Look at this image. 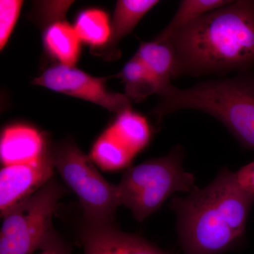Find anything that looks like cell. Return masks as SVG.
<instances>
[{"mask_svg": "<svg viewBox=\"0 0 254 254\" xmlns=\"http://www.w3.org/2000/svg\"><path fill=\"white\" fill-rule=\"evenodd\" d=\"M81 42L95 50L103 48L111 34V20L103 10L91 8L80 13L74 26Z\"/></svg>", "mask_w": 254, "mask_h": 254, "instance_id": "cell-17", "label": "cell"}, {"mask_svg": "<svg viewBox=\"0 0 254 254\" xmlns=\"http://www.w3.org/2000/svg\"><path fill=\"white\" fill-rule=\"evenodd\" d=\"M81 41L74 26L64 19L47 25L43 33L45 48L58 64L75 66L81 54Z\"/></svg>", "mask_w": 254, "mask_h": 254, "instance_id": "cell-13", "label": "cell"}, {"mask_svg": "<svg viewBox=\"0 0 254 254\" xmlns=\"http://www.w3.org/2000/svg\"><path fill=\"white\" fill-rule=\"evenodd\" d=\"M160 1L158 0H119L111 20L109 41L98 49L105 60H117L120 55L118 44L125 37L133 32L145 14Z\"/></svg>", "mask_w": 254, "mask_h": 254, "instance_id": "cell-11", "label": "cell"}, {"mask_svg": "<svg viewBox=\"0 0 254 254\" xmlns=\"http://www.w3.org/2000/svg\"><path fill=\"white\" fill-rule=\"evenodd\" d=\"M43 251L38 254H66V250L59 242L53 241H47L46 243L42 247Z\"/></svg>", "mask_w": 254, "mask_h": 254, "instance_id": "cell-22", "label": "cell"}, {"mask_svg": "<svg viewBox=\"0 0 254 254\" xmlns=\"http://www.w3.org/2000/svg\"><path fill=\"white\" fill-rule=\"evenodd\" d=\"M85 254H167L141 237L110 227L91 223L83 232Z\"/></svg>", "mask_w": 254, "mask_h": 254, "instance_id": "cell-9", "label": "cell"}, {"mask_svg": "<svg viewBox=\"0 0 254 254\" xmlns=\"http://www.w3.org/2000/svg\"><path fill=\"white\" fill-rule=\"evenodd\" d=\"M54 167L47 153L36 163L3 167L0 172L1 216L49 182Z\"/></svg>", "mask_w": 254, "mask_h": 254, "instance_id": "cell-8", "label": "cell"}, {"mask_svg": "<svg viewBox=\"0 0 254 254\" xmlns=\"http://www.w3.org/2000/svg\"><path fill=\"white\" fill-rule=\"evenodd\" d=\"M235 173L240 186L254 196V161Z\"/></svg>", "mask_w": 254, "mask_h": 254, "instance_id": "cell-21", "label": "cell"}, {"mask_svg": "<svg viewBox=\"0 0 254 254\" xmlns=\"http://www.w3.org/2000/svg\"><path fill=\"white\" fill-rule=\"evenodd\" d=\"M64 189L50 180L2 215L0 254H31L48 240L52 218Z\"/></svg>", "mask_w": 254, "mask_h": 254, "instance_id": "cell-5", "label": "cell"}, {"mask_svg": "<svg viewBox=\"0 0 254 254\" xmlns=\"http://www.w3.org/2000/svg\"><path fill=\"white\" fill-rule=\"evenodd\" d=\"M46 153L44 138L36 128L16 125L3 130L0 141L3 166L36 163Z\"/></svg>", "mask_w": 254, "mask_h": 254, "instance_id": "cell-10", "label": "cell"}, {"mask_svg": "<svg viewBox=\"0 0 254 254\" xmlns=\"http://www.w3.org/2000/svg\"><path fill=\"white\" fill-rule=\"evenodd\" d=\"M125 86L127 98L135 103L146 99L153 94H159L160 88L148 68L136 56L128 60L118 74Z\"/></svg>", "mask_w": 254, "mask_h": 254, "instance_id": "cell-15", "label": "cell"}, {"mask_svg": "<svg viewBox=\"0 0 254 254\" xmlns=\"http://www.w3.org/2000/svg\"><path fill=\"white\" fill-rule=\"evenodd\" d=\"M135 55L156 80L159 97L163 96L173 86L172 79L177 76L176 51L172 41L155 37L152 41L142 42Z\"/></svg>", "mask_w": 254, "mask_h": 254, "instance_id": "cell-12", "label": "cell"}, {"mask_svg": "<svg viewBox=\"0 0 254 254\" xmlns=\"http://www.w3.org/2000/svg\"><path fill=\"white\" fill-rule=\"evenodd\" d=\"M133 157L134 155L108 129L95 141L91 153V160L105 170L125 168Z\"/></svg>", "mask_w": 254, "mask_h": 254, "instance_id": "cell-18", "label": "cell"}, {"mask_svg": "<svg viewBox=\"0 0 254 254\" xmlns=\"http://www.w3.org/2000/svg\"><path fill=\"white\" fill-rule=\"evenodd\" d=\"M108 129L134 155L145 148L151 136L146 119L132 110L118 115Z\"/></svg>", "mask_w": 254, "mask_h": 254, "instance_id": "cell-14", "label": "cell"}, {"mask_svg": "<svg viewBox=\"0 0 254 254\" xmlns=\"http://www.w3.org/2000/svg\"><path fill=\"white\" fill-rule=\"evenodd\" d=\"M50 156L64 182L77 195L91 223H108L121 205L118 187L108 183L91 158L72 142L58 145Z\"/></svg>", "mask_w": 254, "mask_h": 254, "instance_id": "cell-6", "label": "cell"}, {"mask_svg": "<svg viewBox=\"0 0 254 254\" xmlns=\"http://www.w3.org/2000/svg\"><path fill=\"white\" fill-rule=\"evenodd\" d=\"M23 1L1 0L0 1V48L4 49L15 25L19 17Z\"/></svg>", "mask_w": 254, "mask_h": 254, "instance_id": "cell-19", "label": "cell"}, {"mask_svg": "<svg viewBox=\"0 0 254 254\" xmlns=\"http://www.w3.org/2000/svg\"><path fill=\"white\" fill-rule=\"evenodd\" d=\"M254 196L223 169L211 184L185 198H175L179 233L185 254H220L245 235Z\"/></svg>", "mask_w": 254, "mask_h": 254, "instance_id": "cell-2", "label": "cell"}, {"mask_svg": "<svg viewBox=\"0 0 254 254\" xmlns=\"http://www.w3.org/2000/svg\"><path fill=\"white\" fill-rule=\"evenodd\" d=\"M229 0H182L170 23L156 38L170 41L178 32L209 12L226 6Z\"/></svg>", "mask_w": 254, "mask_h": 254, "instance_id": "cell-16", "label": "cell"}, {"mask_svg": "<svg viewBox=\"0 0 254 254\" xmlns=\"http://www.w3.org/2000/svg\"><path fill=\"white\" fill-rule=\"evenodd\" d=\"M159 98L151 112L158 122L180 110H199L223 124L246 148L254 150V75L250 71L185 89L173 86Z\"/></svg>", "mask_w": 254, "mask_h": 254, "instance_id": "cell-3", "label": "cell"}, {"mask_svg": "<svg viewBox=\"0 0 254 254\" xmlns=\"http://www.w3.org/2000/svg\"><path fill=\"white\" fill-rule=\"evenodd\" d=\"M180 148L168 155L128 169L118 185L120 203L142 221L158 210L170 195L193 188L195 178L182 168Z\"/></svg>", "mask_w": 254, "mask_h": 254, "instance_id": "cell-4", "label": "cell"}, {"mask_svg": "<svg viewBox=\"0 0 254 254\" xmlns=\"http://www.w3.org/2000/svg\"><path fill=\"white\" fill-rule=\"evenodd\" d=\"M73 1H43L39 4L38 14L42 22L48 25L54 21L64 19L66 11Z\"/></svg>", "mask_w": 254, "mask_h": 254, "instance_id": "cell-20", "label": "cell"}, {"mask_svg": "<svg viewBox=\"0 0 254 254\" xmlns=\"http://www.w3.org/2000/svg\"><path fill=\"white\" fill-rule=\"evenodd\" d=\"M108 77H95L75 66L53 65L32 83L51 91L94 103L117 115L132 110L131 100L125 93L110 91Z\"/></svg>", "mask_w": 254, "mask_h": 254, "instance_id": "cell-7", "label": "cell"}, {"mask_svg": "<svg viewBox=\"0 0 254 254\" xmlns=\"http://www.w3.org/2000/svg\"><path fill=\"white\" fill-rule=\"evenodd\" d=\"M177 76L250 71L254 64V0L232 1L178 32Z\"/></svg>", "mask_w": 254, "mask_h": 254, "instance_id": "cell-1", "label": "cell"}]
</instances>
